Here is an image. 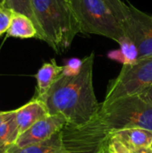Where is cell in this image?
I'll return each mask as SVG.
<instances>
[{
  "instance_id": "1",
  "label": "cell",
  "mask_w": 152,
  "mask_h": 153,
  "mask_svg": "<svg viewBox=\"0 0 152 153\" xmlns=\"http://www.w3.org/2000/svg\"><path fill=\"white\" fill-rule=\"evenodd\" d=\"M95 53L83 58L80 74L73 77L61 75L42 97L36 98L47 107L49 115H59L68 126L79 127L89 123L99 110L100 105L93 86Z\"/></svg>"
},
{
  "instance_id": "2",
  "label": "cell",
  "mask_w": 152,
  "mask_h": 153,
  "mask_svg": "<svg viewBox=\"0 0 152 153\" xmlns=\"http://www.w3.org/2000/svg\"><path fill=\"white\" fill-rule=\"evenodd\" d=\"M38 39L56 54H62L81 33L79 23L68 0H31Z\"/></svg>"
},
{
  "instance_id": "3",
  "label": "cell",
  "mask_w": 152,
  "mask_h": 153,
  "mask_svg": "<svg viewBox=\"0 0 152 153\" xmlns=\"http://www.w3.org/2000/svg\"><path fill=\"white\" fill-rule=\"evenodd\" d=\"M97 114L112 135L131 128L152 131V103L141 94L125 96L106 106L100 105Z\"/></svg>"
},
{
  "instance_id": "4",
  "label": "cell",
  "mask_w": 152,
  "mask_h": 153,
  "mask_svg": "<svg viewBox=\"0 0 152 153\" xmlns=\"http://www.w3.org/2000/svg\"><path fill=\"white\" fill-rule=\"evenodd\" d=\"M81 33L104 36L118 42L124 36L122 25L103 0H68Z\"/></svg>"
},
{
  "instance_id": "5",
  "label": "cell",
  "mask_w": 152,
  "mask_h": 153,
  "mask_svg": "<svg viewBox=\"0 0 152 153\" xmlns=\"http://www.w3.org/2000/svg\"><path fill=\"white\" fill-rule=\"evenodd\" d=\"M152 86V56L123 65L119 74L110 81L102 106L130 95L140 94Z\"/></svg>"
},
{
  "instance_id": "6",
  "label": "cell",
  "mask_w": 152,
  "mask_h": 153,
  "mask_svg": "<svg viewBox=\"0 0 152 153\" xmlns=\"http://www.w3.org/2000/svg\"><path fill=\"white\" fill-rule=\"evenodd\" d=\"M129 16L122 23L125 35L131 39L139 50V59L152 56V15L136 8L128 1Z\"/></svg>"
},
{
  "instance_id": "7",
  "label": "cell",
  "mask_w": 152,
  "mask_h": 153,
  "mask_svg": "<svg viewBox=\"0 0 152 153\" xmlns=\"http://www.w3.org/2000/svg\"><path fill=\"white\" fill-rule=\"evenodd\" d=\"M67 125L65 119L59 115H49L35 123L22 134L14 145L24 147L45 142L60 132Z\"/></svg>"
},
{
  "instance_id": "8",
  "label": "cell",
  "mask_w": 152,
  "mask_h": 153,
  "mask_svg": "<svg viewBox=\"0 0 152 153\" xmlns=\"http://www.w3.org/2000/svg\"><path fill=\"white\" fill-rule=\"evenodd\" d=\"M15 111L20 135L31 127L35 123L49 116L46 105L36 98H33L24 106L15 109Z\"/></svg>"
},
{
  "instance_id": "9",
  "label": "cell",
  "mask_w": 152,
  "mask_h": 153,
  "mask_svg": "<svg viewBox=\"0 0 152 153\" xmlns=\"http://www.w3.org/2000/svg\"><path fill=\"white\" fill-rule=\"evenodd\" d=\"M6 153H71L67 151L63 138L62 130L48 140L24 147L12 145Z\"/></svg>"
},
{
  "instance_id": "10",
  "label": "cell",
  "mask_w": 152,
  "mask_h": 153,
  "mask_svg": "<svg viewBox=\"0 0 152 153\" xmlns=\"http://www.w3.org/2000/svg\"><path fill=\"white\" fill-rule=\"evenodd\" d=\"M63 73V66L58 65L55 59L44 63L37 72L35 77L37 80L36 98L45 95L51 86L60 78Z\"/></svg>"
},
{
  "instance_id": "11",
  "label": "cell",
  "mask_w": 152,
  "mask_h": 153,
  "mask_svg": "<svg viewBox=\"0 0 152 153\" xmlns=\"http://www.w3.org/2000/svg\"><path fill=\"white\" fill-rule=\"evenodd\" d=\"M118 138L130 152L152 146V131L144 128H131L113 134Z\"/></svg>"
},
{
  "instance_id": "12",
  "label": "cell",
  "mask_w": 152,
  "mask_h": 153,
  "mask_svg": "<svg viewBox=\"0 0 152 153\" xmlns=\"http://www.w3.org/2000/svg\"><path fill=\"white\" fill-rule=\"evenodd\" d=\"M7 35L19 39H38V30L33 21L27 15L13 12Z\"/></svg>"
},
{
  "instance_id": "13",
  "label": "cell",
  "mask_w": 152,
  "mask_h": 153,
  "mask_svg": "<svg viewBox=\"0 0 152 153\" xmlns=\"http://www.w3.org/2000/svg\"><path fill=\"white\" fill-rule=\"evenodd\" d=\"M20 136L16 121V111L0 112V143L5 145H14Z\"/></svg>"
},
{
  "instance_id": "14",
  "label": "cell",
  "mask_w": 152,
  "mask_h": 153,
  "mask_svg": "<svg viewBox=\"0 0 152 153\" xmlns=\"http://www.w3.org/2000/svg\"><path fill=\"white\" fill-rule=\"evenodd\" d=\"M117 43L119 44V51L124 60L123 65H134L139 59V50L134 42L125 35Z\"/></svg>"
},
{
  "instance_id": "15",
  "label": "cell",
  "mask_w": 152,
  "mask_h": 153,
  "mask_svg": "<svg viewBox=\"0 0 152 153\" xmlns=\"http://www.w3.org/2000/svg\"><path fill=\"white\" fill-rule=\"evenodd\" d=\"M5 6L13 10L16 13H23V14L27 15L35 23V18H34V14H33V11H32L31 0H7ZM35 25H36V23H35Z\"/></svg>"
},
{
  "instance_id": "16",
  "label": "cell",
  "mask_w": 152,
  "mask_h": 153,
  "mask_svg": "<svg viewBox=\"0 0 152 153\" xmlns=\"http://www.w3.org/2000/svg\"><path fill=\"white\" fill-rule=\"evenodd\" d=\"M108 8L113 12L119 22L122 23L126 21L129 16V9L126 3H124L122 0H103Z\"/></svg>"
},
{
  "instance_id": "17",
  "label": "cell",
  "mask_w": 152,
  "mask_h": 153,
  "mask_svg": "<svg viewBox=\"0 0 152 153\" xmlns=\"http://www.w3.org/2000/svg\"><path fill=\"white\" fill-rule=\"evenodd\" d=\"M83 65V59L78 57H73L66 61L65 65H63L62 75L67 77H73L80 74Z\"/></svg>"
},
{
  "instance_id": "18",
  "label": "cell",
  "mask_w": 152,
  "mask_h": 153,
  "mask_svg": "<svg viewBox=\"0 0 152 153\" xmlns=\"http://www.w3.org/2000/svg\"><path fill=\"white\" fill-rule=\"evenodd\" d=\"M13 12V10L6 6L0 7V36L4 32H7L11 24Z\"/></svg>"
},
{
  "instance_id": "19",
  "label": "cell",
  "mask_w": 152,
  "mask_h": 153,
  "mask_svg": "<svg viewBox=\"0 0 152 153\" xmlns=\"http://www.w3.org/2000/svg\"><path fill=\"white\" fill-rule=\"evenodd\" d=\"M109 152L110 153H131L128 148L116 136L112 135L109 143Z\"/></svg>"
},
{
  "instance_id": "20",
  "label": "cell",
  "mask_w": 152,
  "mask_h": 153,
  "mask_svg": "<svg viewBox=\"0 0 152 153\" xmlns=\"http://www.w3.org/2000/svg\"><path fill=\"white\" fill-rule=\"evenodd\" d=\"M108 57L110 58L111 60L119 62V63H121L122 65L124 64V60H123V57H122V55H121L119 49H116V50H111V51H109V52L108 53Z\"/></svg>"
},
{
  "instance_id": "21",
  "label": "cell",
  "mask_w": 152,
  "mask_h": 153,
  "mask_svg": "<svg viewBox=\"0 0 152 153\" xmlns=\"http://www.w3.org/2000/svg\"><path fill=\"white\" fill-rule=\"evenodd\" d=\"M140 94L152 103V86H151L150 88H148L147 90H145L144 91H142Z\"/></svg>"
},
{
  "instance_id": "22",
  "label": "cell",
  "mask_w": 152,
  "mask_h": 153,
  "mask_svg": "<svg viewBox=\"0 0 152 153\" xmlns=\"http://www.w3.org/2000/svg\"><path fill=\"white\" fill-rule=\"evenodd\" d=\"M131 153H152V147H147V148H141L137 149L135 151L130 152Z\"/></svg>"
},
{
  "instance_id": "23",
  "label": "cell",
  "mask_w": 152,
  "mask_h": 153,
  "mask_svg": "<svg viewBox=\"0 0 152 153\" xmlns=\"http://www.w3.org/2000/svg\"><path fill=\"white\" fill-rule=\"evenodd\" d=\"M11 146L9 145H5V144H3L0 143V153H6V152L8 151V149L10 148Z\"/></svg>"
},
{
  "instance_id": "24",
  "label": "cell",
  "mask_w": 152,
  "mask_h": 153,
  "mask_svg": "<svg viewBox=\"0 0 152 153\" xmlns=\"http://www.w3.org/2000/svg\"><path fill=\"white\" fill-rule=\"evenodd\" d=\"M6 1H7V0H0V5H4V6H5V4H6Z\"/></svg>"
},
{
  "instance_id": "25",
  "label": "cell",
  "mask_w": 152,
  "mask_h": 153,
  "mask_svg": "<svg viewBox=\"0 0 152 153\" xmlns=\"http://www.w3.org/2000/svg\"><path fill=\"white\" fill-rule=\"evenodd\" d=\"M151 147H152V146H151Z\"/></svg>"
}]
</instances>
